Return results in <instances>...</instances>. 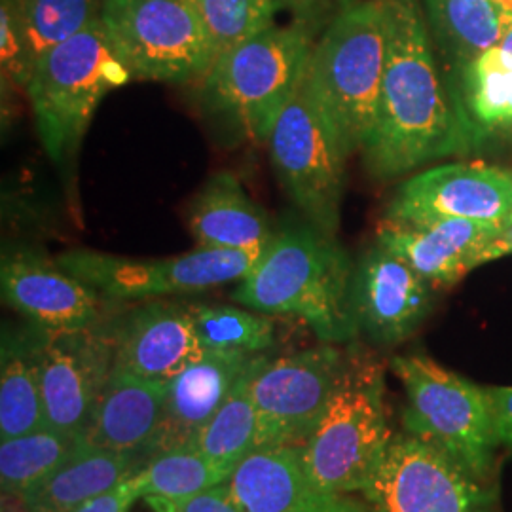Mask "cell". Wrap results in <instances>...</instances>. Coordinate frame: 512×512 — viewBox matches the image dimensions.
Returning a JSON list of instances; mask_svg holds the SVG:
<instances>
[{
	"label": "cell",
	"instance_id": "1",
	"mask_svg": "<svg viewBox=\"0 0 512 512\" xmlns=\"http://www.w3.org/2000/svg\"><path fill=\"white\" fill-rule=\"evenodd\" d=\"M385 67L376 114L363 147L372 177L395 179L461 154L476 143L459 95L440 76L421 0H380Z\"/></svg>",
	"mask_w": 512,
	"mask_h": 512
},
{
	"label": "cell",
	"instance_id": "2",
	"mask_svg": "<svg viewBox=\"0 0 512 512\" xmlns=\"http://www.w3.org/2000/svg\"><path fill=\"white\" fill-rule=\"evenodd\" d=\"M353 270L336 236L306 219L291 220L277 228L232 298L266 315L302 319L323 344H351L359 334L351 304Z\"/></svg>",
	"mask_w": 512,
	"mask_h": 512
},
{
	"label": "cell",
	"instance_id": "3",
	"mask_svg": "<svg viewBox=\"0 0 512 512\" xmlns=\"http://www.w3.org/2000/svg\"><path fill=\"white\" fill-rule=\"evenodd\" d=\"M385 67L380 0H349L315 40L304 88L344 152L365 147Z\"/></svg>",
	"mask_w": 512,
	"mask_h": 512
},
{
	"label": "cell",
	"instance_id": "4",
	"mask_svg": "<svg viewBox=\"0 0 512 512\" xmlns=\"http://www.w3.org/2000/svg\"><path fill=\"white\" fill-rule=\"evenodd\" d=\"M315 31L291 21L270 25L217 55L203 78V99L247 137L268 143L281 112L300 92Z\"/></svg>",
	"mask_w": 512,
	"mask_h": 512
},
{
	"label": "cell",
	"instance_id": "5",
	"mask_svg": "<svg viewBox=\"0 0 512 512\" xmlns=\"http://www.w3.org/2000/svg\"><path fill=\"white\" fill-rule=\"evenodd\" d=\"M133 80L101 18L42 55L25 88L50 160L69 164L105 95Z\"/></svg>",
	"mask_w": 512,
	"mask_h": 512
},
{
	"label": "cell",
	"instance_id": "6",
	"mask_svg": "<svg viewBox=\"0 0 512 512\" xmlns=\"http://www.w3.org/2000/svg\"><path fill=\"white\" fill-rule=\"evenodd\" d=\"M384 366L348 344V363L325 414L304 444V463L325 495L363 492L391 442L384 401Z\"/></svg>",
	"mask_w": 512,
	"mask_h": 512
},
{
	"label": "cell",
	"instance_id": "7",
	"mask_svg": "<svg viewBox=\"0 0 512 512\" xmlns=\"http://www.w3.org/2000/svg\"><path fill=\"white\" fill-rule=\"evenodd\" d=\"M389 366L406 393L408 435L437 446L476 478L490 476L499 444L486 387L423 353L395 355Z\"/></svg>",
	"mask_w": 512,
	"mask_h": 512
},
{
	"label": "cell",
	"instance_id": "8",
	"mask_svg": "<svg viewBox=\"0 0 512 512\" xmlns=\"http://www.w3.org/2000/svg\"><path fill=\"white\" fill-rule=\"evenodd\" d=\"M101 21L133 80H203L215 61L190 0H103Z\"/></svg>",
	"mask_w": 512,
	"mask_h": 512
},
{
	"label": "cell",
	"instance_id": "9",
	"mask_svg": "<svg viewBox=\"0 0 512 512\" xmlns=\"http://www.w3.org/2000/svg\"><path fill=\"white\" fill-rule=\"evenodd\" d=\"M275 173L302 217L336 236L342 220L348 154L304 84L268 137Z\"/></svg>",
	"mask_w": 512,
	"mask_h": 512
},
{
	"label": "cell",
	"instance_id": "10",
	"mask_svg": "<svg viewBox=\"0 0 512 512\" xmlns=\"http://www.w3.org/2000/svg\"><path fill=\"white\" fill-rule=\"evenodd\" d=\"M57 264L110 300H143L169 294L202 293L241 281L260 256L198 247L169 258H129L90 249L55 256Z\"/></svg>",
	"mask_w": 512,
	"mask_h": 512
},
{
	"label": "cell",
	"instance_id": "11",
	"mask_svg": "<svg viewBox=\"0 0 512 512\" xmlns=\"http://www.w3.org/2000/svg\"><path fill=\"white\" fill-rule=\"evenodd\" d=\"M348 363V348L323 344L268 361L255 357L251 397L256 448L306 444Z\"/></svg>",
	"mask_w": 512,
	"mask_h": 512
},
{
	"label": "cell",
	"instance_id": "12",
	"mask_svg": "<svg viewBox=\"0 0 512 512\" xmlns=\"http://www.w3.org/2000/svg\"><path fill=\"white\" fill-rule=\"evenodd\" d=\"M471 471L425 440L393 437L363 488L374 512H494Z\"/></svg>",
	"mask_w": 512,
	"mask_h": 512
},
{
	"label": "cell",
	"instance_id": "13",
	"mask_svg": "<svg viewBox=\"0 0 512 512\" xmlns=\"http://www.w3.org/2000/svg\"><path fill=\"white\" fill-rule=\"evenodd\" d=\"M114 368V340L105 327L42 329L38 370L46 427L80 435Z\"/></svg>",
	"mask_w": 512,
	"mask_h": 512
},
{
	"label": "cell",
	"instance_id": "14",
	"mask_svg": "<svg viewBox=\"0 0 512 512\" xmlns=\"http://www.w3.org/2000/svg\"><path fill=\"white\" fill-rule=\"evenodd\" d=\"M435 291L401 256L376 241L353 270L351 304L359 332L385 348L403 344L433 310Z\"/></svg>",
	"mask_w": 512,
	"mask_h": 512
},
{
	"label": "cell",
	"instance_id": "15",
	"mask_svg": "<svg viewBox=\"0 0 512 512\" xmlns=\"http://www.w3.org/2000/svg\"><path fill=\"white\" fill-rule=\"evenodd\" d=\"M385 217L505 224L512 219V169L480 162L431 167L399 186Z\"/></svg>",
	"mask_w": 512,
	"mask_h": 512
},
{
	"label": "cell",
	"instance_id": "16",
	"mask_svg": "<svg viewBox=\"0 0 512 512\" xmlns=\"http://www.w3.org/2000/svg\"><path fill=\"white\" fill-rule=\"evenodd\" d=\"M4 302L40 329H90L101 323V294L35 249L4 251L0 262Z\"/></svg>",
	"mask_w": 512,
	"mask_h": 512
},
{
	"label": "cell",
	"instance_id": "17",
	"mask_svg": "<svg viewBox=\"0 0 512 512\" xmlns=\"http://www.w3.org/2000/svg\"><path fill=\"white\" fill-rule=\"evenodd\" d=\"M503 224L465 219L384 217L376 241L401 256L435 289H448L482 266V256Z\"/></svg>",
	"mask_w": 512,
	"mask_h": 512
},
{
	"label": "cell",
	"instance_id": "18",
	"mask_svg": "<svg viewBox=\"0 0 512 512\" xmlns=\"http://www.w3.org/2000/svg\"><path fill=\"white\" fill-rule=\"evenodd\" d=\"M110 332L114 368L147 380L171 382L207 351L188 306L173 302H147L126 313Z\"/></svg>",
	"mask_w": 512,
	"mask_h": 512
},
{
	"label": "cell",
	"instance_id": "19",
	"mask_svg": "<svg viewBox=\"0 0 512 512\" xmlns=\"http://www.w3.org/2000/svg\"><path fill=\"white\" fill-rule=\"evenodd\" d=\"M253 353L207 349L169 382L164 418L148 444V458L173 448L194 446L203 427L228 399ZM198 446V444H196Z\"/></svg>",
	"mask_w": 512,
	"mask_h": 512
},
{
	"label": "cell",
	"instance_id": "20",
	"mask_svg": "<svg viewBox=\"0 0 512 512\" xmlns=\"http://www.w3.org/2000/svg\"><path fill=\"white\" fill-rule=\"evenodd\" d=\"M167 393L169 382L112 368L80 433L82 439L95 448L120 454L147 450L164 418Z\"/></svg>",
	"mask_w": 512,
	"mask_h": 512
},
{
	"label": "cell",
	"instance_id": "21",
	"mask_svg": "<svg viewBox=\"0 0 512 512\" xmlns=\"http://www.w3.org/2000/svg\"><path fill=\"white\" fill-rule=\"evenodd\" d=\"M228 488L239 512H319L332 499L313 484L302 444L255 448L230 475Z\"/></svg>",
	"mask_w": 512,
	"mask_h": 512
},
{
	"label": "cell",
	"instance_id": "22",
	"mask_svg": "<svg viewBox=\"0 0 512 512\" xmlns=\"http://www.w3.org/2000/svg\"><path fill=\"white\" fill-rule=\"evenodd\" d=\"M188 224L198 247L256 256L264 255L277 232L270 215L228 171L215 173L192 200Z\"/></svg>",
	"mask_w": 512,
	"mask_h": 512
},
{
	"label": "cell",
	"instance_id": "23",
	"mask_svg": "<svg viewBox=\"0 0 512 512\" xmlns=\"http://www.w3.org/2000/svg\"><path fill=\"white\" fill-rule=\"evenodd\" d=\"M135 465V454L101 450L82 439L71 458L21 499L29 512H73L126 482L139 471Z\"/></svg>",
	"mask_w": 512,
	"mask_h": 512
},
{
	"label": "cell",
	"instance_id": "24",
	"mask_svg": "<svg viewBox=\"0 0 512 512\" xmlns=\"http://www.w3.org/2000/svg\"><path fill=\"white\" fill-rule=\"evenodd\" d=\"M42 329L4 327L0 349V437L16 439L46 427L38 370Z\"/></svg>",
	"mask_w": 512,
	"mask_h": 512
},
{
	"label": "cell",
	"instance_id": "25",
	"mask_svg": "<svg viewBox=\"0 0 512 512\" xmlns=\"http://www.w3.org/2000/svg\"><path fill=\"white\" fill-rule=\"evenodd\" d=\"M421 4L433 42L458 73L505 33L492 0H423Z\"/></svg>",
	"mask_w": 512,
	"mask_h": 512
},
{
	"label": "cell",
	"instance_id": "26",
	"mask_svg": "<svg viewBox=\"0 0 512 512\" xmlns=\"http://www.w3.org/2000/svg\"><path fill=\"white\" fill-rule=\"evenodd\" d=\"M228 478L230 476L220 471L194 444L150 456L129 478V484L139 499L145 497L171 505L224 484Z\"/></svg>",
	"mask_w": 512,
	"mask_h": 512
},
{
	"label": "cell",
	"instance_id": "27",
	"mask_svg": "<svg viewBox=\"0 0 512 512\" xmlns=\"http://www.w3.org/2000/svg\"><path fill=\"white\" fill-rule=\"evenodd\" d=\"M253 366L255 355L196 442L200 452L228 476L256 448V412L251 397Z\"/></svg>",
	"mask_w": 512,
	"mask_h": 512
},
{
	"label": "cell",
	"instance_id": "28",
	"mask_svg": "<svg viewBox=\"0 0 512 512\" xmlns=\"http://www.w3.org/2000/svg\"><path fill=\"white\" fill-rule=\"evenodd\" d=\"M82 435L59 433L50 427L2 440L0 484L2 494L23 497L73 456Z\"/></svg>",
	"mask_w": 512,
	"mask_h": 512
},
{
	"label": "cell",
	"instance_id": "29",
	"mask_svg": "<svg viewBox=\"0 0 512 512\" xmlns=\"http://www.w3.org/2000/svg\"><path fill=\"white\" fill-rule=\"evenodd\" d=\"M27 57L33 65L46 52L101 18L103 0H14Z\"/></svg>",
	"mask_w": 512,
	"mask_h": 512
},
{
	"label": "cell",
	"instance_id": "30",
	"mask_svg": "<svg viewBox=\"0 0 512 512\" xmlns=\"http://www.w3.org/2000/svg\"><path fill=\"white\" fill-rule=\"evenodd\" d=\"M188 310L205 349L258 353L274 346L275 323L266 313L207 304Z\"/></svg>",
	"mask_w": 512,
	"mask_h": 512
},
{
	"label": "cell",
	"instance_id": "31",
	"mask_svg": "<svg viewBox=\"0 0 512 512\" xmlns=\"http://www.w3.org/2000/svg\"><path fill=\"white\" fill-rule=\"evenodd\" d=\"M202 19L215 57L274 25V0H190Z\"/></svg>",
	"mask_w": 512,
	"mask_h": 512
},
{
	"label": "cell",
	"instance_id": "32",
	"mask_svg": "<svg viewBox=\"0 0 512 512\" xmlns=\"http://www.w3.org/2000/svg\"><path fill=\"white\" fill-rule=\"evenodd\" d=\"M0 61L2 74L8 76L10 82L27 88L33 65L27 57L14 0L0 2Z\"/></svg>",
	"mask_w": 512,
	"mask_h": 512
},
{
	"label": "cell",
	"instance_id": "33",
	"mask_svg": "<svg viewBox=\"0 0 512 512\" xmlns=\"http://www.w3.org/2000/svg\"><path fill=\"white\" fill-rule=\"evenodd\" d=\"M277 12H287L293 21L308 25L315 33L342 8V0H274Z\"/></svg>",
	"mask_w": 512,
	"mask_h": 512
},
{
	"label": "cell",
	"instance_id": "34",
	"mask_svg": "<svg viewBox=\"0 0 512 512\" xmlns=\"http://www.w3.org/2000/svg\"><path fill=\"white\" fill-rule=\"evenodd\" d=\"M169 512H239L236 503L230 497L228 482L209 488L202 494L194 495L179 503L167 505Z\"/></svg>",
	"mask_w": 512,
	"mask_h": 512
},
{
	"label": "cell",
	"instance_id": "35",
	"mask_svg": "<svg viewBox=\"0 0 512 512\" xmlns=\"http://www.w3.org/2000/svg\"><path fill=\"white\" fill-rule=\"evenodd\" d=\"M486 391L492 408L497 444L512 452V387H486Z\"/></svg>",
	"mask_w": 512,
	"mask_h": 512
},
{
	"label": "cell",
	"instance_id": "36",
	"mask_svg": "<svg viewBox=\"0 0 512 512\" xmlns=\"http://www.w3.org/2000/svg\"><path fill=\"white\" fill-rule=\"evenodd\" d=\"M137 499L139 497L133 492L128 478L126 482H122L114 490L93 497L90 501H86L84 505H80L78 509H74L73 512H126Z\"/></svg>",
	"mask_w": 512,
	"mask_h": 512
},
{
	"label": "cell",
	"instance_id": "37",
	"mask_svg": "<svg viewBox=\"0 0 512 512\" xmlns=\"http://www.w3.org/2000/svg\"><path fill=\"white\" fill-rule=\"evenodd\" d=\"M469 67H475L480 71L512 74V25L509 29H505L503 37L499 38L495 46H492L486 54L480 55Z\"/></svg>",
	"mask_w": 512,
	"mask_h": 512
},
{
	"label": "cell",
	"instance_id": "38",
	"mask_svg": "<svg viewBox=\"0 0 512 512\" xmlns=\"http://www.w3.org/2000/svg\"><path fill=\"white\" fill-rule=\"evenodd\" d=\"M512 255V219L503 224L501 232L497 234V238L490 243V247L486 249V253L482 256V266L497 260L501 256Z\"/></svg>",
	"mask_w": 512,
	"mask_h": 512
},
{
	"label": "cell",
	"instance_id": "39",
	"mask_svg": "<svg viewBox=\"0 0 512 512\" xmlns=\"http://www.w3.org/2000/svg\"><path fill=\"white\" fill-rule=\"evenodd\" d=\"M319 512H374L372 511V507L368 509L366 505L363 503H357V501H353V499H349V497H344V495H336V497H332L329 499Z\"/></svg>",
	"mask_w": 512,
	"mask_h": 512
},
{
	"label": "cell",
	"instance_id": "40",
	"mask_svg": "<svg viewBox=\"0 0 512 512\" xmlns=\"http://www.w3.org/2000/svg\"><path fill=\"white\" fill-rule=\"evenodd\" d=\"M492 2H494L495 10L503 21L505 29H509L512 25V0H492Z\"/></svg>",
	"mask_w": 512,
	"mask_h": 512
},
{
	"label": "cell",
	"instance_id": "41",
	"mask_svg": "<svg viewBox=\"0 0 512 512\" xmlns=\"http://www.w3.org/2000/svg\"><path fill=\"white\" fill-rule=\"evenodd\" d=\"M346 2H349V0H342V6H344V4H346Z\"/></svg>",
	"mask_w": 512,
	"mask_h": 512
}]
</instances>
